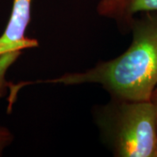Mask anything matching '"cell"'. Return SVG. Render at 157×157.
<instances>
[{"label":"cell","mask_w":157,"mask_h":157,"mask_svg":"<svg viewBox=\"0 0 157 157\" xmlns=\"http://www.w3.org/2000/svg\"><path fill=\"white\" fill-rule=\"evenodd\" d=\"M132 41L128 49L112 59L85 71L67 73L37 83L101 86L110 98L146 101L157 87V11L141 13L130 25Z\"/></svg>","instance_id":"cell-1"},{"label":"cell","mask_w":157,"mask_h":157,"mask_svg":"<svg viewBox=\"0 0 157 157\" xmlns=\"http://www.w3.org/2000/svg\"><path fill=\"white\" fill-rule=\"evenodd\" d=\"M94 120L102 141L116 157H157V124L151 101L110 98Z\"/></svg>","instance_id":"cell-2"},{"label":"cell","mask_w":157,"mask_h":157,"mask_svg":"<svg viewBox=\"0 0 157 157\" xmlns=\"http://www.w3.org/2000/svg\"><path fill=\"white\" fill-rule=\"evenodd\" d=\"M96 11L99 16L113 20L128 33L138 14L157 11V0H100Z\"/></svg>","instance_id":"cell-3"},{"label":"cell","mask_w":157,"mask_h":157,"mask_svg":"<svg viewBox=\"0 0 157 157\" xmlns=\"http://www.w3.org/2000/svg\"><path fill=\"white\" fill-rule=\"evenodd\" d=\"M32 4L33 0H13L9 21L0 37V44L18 45L24 49L34 48L39 45L36 39L25 37L31 21Z\"/></svg>","instance_id":"cell-4"},{"label":"cell","mask_w":157,"mask_h":157,"mask_svg":"<svg viewBox=\"0 0 157 157\" xmlns=\"http://www.w3.org/2000/svg\"><path fill=\"white\" fill-rule=\"evenodd\" d=\"M25 50L21 46L0 44V94L6 89V74L8 68L11 67Z\"/></svg>","instance_id":"cell-5"},{"label":"cell","mask_w":157,"mask_h":157,"mask_svg":"<svg viewBox=\"0 0 157 157\" xmlns=\"http://www.w3.org/2000/svg\"><path fill=\"white\" fill-rule=\"evenodd\" d=\"M14 140V136L11 131L5 126L0 125V156Z\"/></svg>","instance_id":"cell-6"},{"label":"cell","mask_w":157,"mask_h":157,"mask_svg":"<svg viewBox=\"0 0 157 157\" xmlns=\"http://www.w3.org/2000/svg\"><path fill=\"white\" fill-rule=\"evenodd\" d=\"M151 101L152 105L154 107V110H155V120H156V124H157V87L155 89L153 94L151 96Z\"/></svg>","instance_id":"cell-7"}]
</instances>
